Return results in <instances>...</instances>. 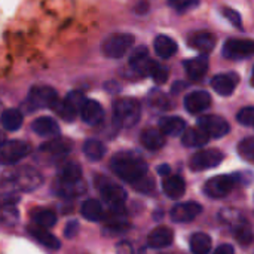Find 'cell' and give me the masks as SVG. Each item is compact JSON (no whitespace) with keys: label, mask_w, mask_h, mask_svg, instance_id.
Returning <instances> with one entry per match:
<instances>
[{"label":"cell","mask_w":254,"mask_h":254,"mask_svg":"<svg viewBox=\"0 0 254 254\" xmlns=\"http://www.w3.org/2000/svg\"><path fill=\"white\" fill-rule=\"evenodd\" d=\"M83 155L92 161V162H97L100 159H103V156L106 155V147L101 141L98 140H88L85 141L83 144Z\"/></svg>","instance_id":"obj_36"},{"label":"cell","mask_w":254,"mask_h":254,"mask_svg":"<svg viewBox=\"0 0 254 254\" xmlns=\"http://www.w3.org/2000/svg\"><path fill=\"white\" fill-rule=\"evenodd\" d=\"M240 83V76L237 73H220L211 79L213 89L223 97L231 95Z\"/></svg>","instance_id":"obj_13"},{"label":"cell","mask_w":254,"mask_h":254,"mask_svg":"<svg viewBox=\"0 0 254 254\" xmlns=\"http://www.w3.org/2000/svg\"><path fill=\"white\" fill-rule=\"evenodd\" d=\"M153 186H155L153 179L149 177V174H147L146 177L140 179L138 182H135V183L132 185V188L137 189V190H140V192H150V190L153 189Z\"/></svg>","instance_id":"obj_45"},{"label":"cell","mask_w":254,"mask_h":254,"mask_svg":"<svg viewBox=\"0 0 254 254\" xmlns=\"http://www.w3.org/2000/svg\"><path fill=\"white\" fill-rule=\"evenodd\" d=\"M223 15H225L237 28H243V25H241V16H240V13H238L237 10L229 9V7H223Z\"/></svg>","instance_id":"obj_46"},{"label":"cell","mask_w":254,"mask_h":254,"mask_svg":"<svg viewBox=\"0 0 254 254\" xmlns=\"http://www.w3.org/2000/svg\"><path fill=\"white\" fill-rule=\"evenodd\" d=\"M149 103L152 107L159 109V110H167L170 109V100L167 98L165 94L158 92V91H152L150 97H149Z\"/></svg>","instance_id":"obj_41"},{"label":"cell","mask_w":254,"mask_h":254,"mask_svg":"<svg viewBox=\"0 0 254 254\" xmlns=\"http://www.w3.org/2000/svg\"><path fill=\"white\" fill-rule=\"evenodd\" d=\"M134 42H135L134 36H131L128 33L112 34L103 42V54L112 60L124 58V55H127L128 51L132 48Z\"/></svg>","instance_id":"obj_3"},{"label":"cell","mask_w":254,"mask_h":254,"mask_svg":"<svg viewBox=\"0 0 254 254\" xmlns=\"http://www.w3.org/2000/svg\"><path fill=\"white\" fill-rule=\"evenodd\" d=\"M30 216H31L34 225L45 228V229H49V228L55 226V223H57L55 213L52 210H48V208H34L30 213Z\"/></svg>","instance_id":"obj_32"},{"label":"cell","mask_w":254,"mask_h":254,"mask_svg":"<svg viewBox=\"0 0 254 254\" xmlns=\"http://www.w3.org/2000/svg\"><path fill=\"white\" fill-rule=\"evenodd\" d=\"M201 213H202L201 204L189 201V202L174 205L170 216H171L173 222H176V223H189V222L195 220Z\"/></svg>","instance_id":"obj_12"},{"label":"cell","mask_w":254,"mask_h":254,"mask_svg":"<svg viewBox=\"0 0 254 254\" xmlns=\"http://www.w3.org/2000/svg\"><path fill=\"white\" fill-rule=\"evenodd\" d=\"M1 109H3V106H1V103H0V112H3Z\"/></svg>","instance_id":"obj_52"},{"label":"cell","mask_w":254,"mask_h":254,"mask_svg":"<svg viewBox=\"0 0 254 254\" xmlns=\"http://www.w3.org/2000/svg\"><path fill=\"white\" fill-rule=\"evenodd\" d=\"M52 109L55 110V113H57L61 119H64V121H67V122L74 121V119H76V115L79 113V112L65 100V98H64V100H58Z\"/></svg>","instance_id":"obj_37"},{"label":"cell","mask_w":254,"mask_h":254,"mask_svg":"<svg viewBox=\"0 0 254 254\" xmlns=\"http://www.w3.org/2000/svg\"><path fill=\"white\" fill-rule=\"evenodd\" d=\"M216 36L210 31H195L189 36L188 43L192 49L201 52V54H208L214 49L216 46Z\"/></svg>","instance_id":"obj_15"},{"label":"cell","mask_w":254,"mask_h":254,"mask_svg":"<svg viewBox=\"0 0 254 254\" xmlns=\"http://www.w3.org/2000/svg\"><path fill=\"white\" fill-rule=\"evenodd\" d=\"M158 174H161L162 177H168V176H171V168H170V165H167V164L159 165V167H158Z\"/></svg>","instance_id":"obj_50"},{"label":"cell","mask_w":254,"mask_h":254,"mask_svg":"<svg viewBox=\"0 0 254 254\" xmlns=\"http://www.w3.org/2000/svg\"><path fill=\"white\" fill-rule=\"evenodd\" d=\"M71 147L73 144L68 138L54 137L51 141H46L45 144H42L40 150L51 156H63V155H67L71 150Z\"/></svg>","instance_id":"obj_26"},{"label":"cell","mask_w":254,"mask_h":254,"mask_svg":"<svg viewBox=\"0 0 254 254\" xmlns=\"http://www.w3.org/2000/svg\"><path fill=\"white\" fill-rule=\"evenodd\" d=\"M232 231H234V237L237 238V241L243 246H250L253 241V231L249 222H246L244 219H240L235 225H232Z\"/></svg>","instance_id":"obj_33"},{"label":"cell","mask_w":254,"mask_h":254,"mask_svg":"<svg viewBox=\"0 0 254 254\" xmlns=\"http://www.w3.org/2000/svg\"><path fill=\"white\" fill-rule=\"evenodd\" d=\"M211 104V97L207 91H193L186 95L185 107L190 115H199L205 112Z\"/></svg>","instance_id":"obj_14"},{"label":"cell","mask_w":254,"mask_h":254,"mask_svg":"<svg viewBox=\"0 0 254 254\" xmlns=\"http://www.w3.org/2000/svg\"><path fill=\"white\" fill-rule=\"evenodd\" d=\"M31 129L40 135V137H58L60 135V127L55 122V119L49 118V116H43V118H37L33 121L31 124Z\"/></svg>","instance_id":"obj_20"},{"label":"cell","mask_w":254,"mask_h":254,"mask_svg":"<svg viewBox=\"0 0 254 254\" xmlns=\"http://www.w3.org/2000/svg\"><path fill=\"white\" fill-rule=\"evenodd\" d=\"M15 198H7L0 204V223L13 225L18 220V211L15 208Z\"/></svg>","instance_id":"obj_34"},{"label":"cell","mask_w":254,"mask_h":254,"mask_svg":"<svg viewBox=\"0 0 254 254\" xmlns=\"http://www.w3.org/2000/svg\"><path fill=\"white\" fill-rule=\"evenodd\" d=\"M241 176L240 174H223V176H216L213 179H210L205 186H204V192L213 198V199H219V198H225L234 188L237 183H240Z\"/></svg>","instance_id":"obj_4"},{"label":"cell","mask_w":254,"mask_h":254,"mask_svg":"<svg viewBox=\"0 0 254 254\" xmlns=\"http://www.w3.org/2000/svg\"><path fill=\"white\" fill-rule=\"evenodd\" d=\"M186 74L189 76L190 80L193 82H199L205 77L207 71H208V58L205 55L192 58V60H186L183 63Z\"/></svg>","instance_id":"obj_18"},{"label":"cell","mask_w":254,"mask_h":254,"mask_svg":"<svg viewBox=\"0 0 254 254\" xmlns=\"http://www.w3.org/2000/svg\"><path fill=\"white\" fill-rule=\"evenodd\" d=\"M140 141L143 144V147H146L147 150H159L165 146V135L161 132L159 128H147L141 132L140 135Z\"/></svg>","instance_id":"obj_21"},{"label":"cell","mask_w":254,"mask_h":254,"mask_svg":"<svg viewBox=\"0 0 254 254\" xmlns=\"http://www.w3.org/2000/svg\"><path fill=\"white\" fill-rule=\"evenodd\" d=\"M95 186L97 189L101 192L104 201L110 205V207H118V205H124V202L127 201V192L124 188L112 183L109 179L106 177H97L95 179Z\"/></svg>","instance_id":"obj_6"},{"label":"cell","mask_w":254,"mask_h":254,"mask_svg":"<svg viewBox=\"0 0 254 254\" xmlns=\"http://www.w3.org/2000/svg\"><path fill=\"white\" fill-rule=\"evenodd\" d=\"M153 48L155 52L159 58H171L177 54V43L174 39L165 36V34H159L158 37H155L153 40Z\"/></svg>","instance_id":"obj_25"},{"label":"cell","mask_w":254,"mask_h":254,"mask_svg":"<svg viewBox=\"0 0 254 254\" xmlns=\"http://www.w3.org/2000/svg\"><path fill=\"white\" fill-rule=\"evenodd\" d=\"M77 229H79V223H77L76 220H73V222H68V223H67L64 234H65L67 238H73V237H76Z\"/></svg>","instance_id":"obj_48"},{"label":"cell","mask_w":254,"mask_h":254,"mask_svg":"<svg viewBox=\"0 0 254 254\" xmlns=\"http://www.w3.org/2000/svg\"><path fill=\"white\" fill-rule=\"evenodd\" d=\"M58 100L57 91L51 86H33L28 92V104L31 110L52 109Z\"/></svg>","instance_id":"obj_5"},{"label":"cell","mask_w":254,"mask_h":254,"mask_svg":"<svg viewBox=\"0 0 254 254\" xmlns=\"http://www.w3.org/2000/svg\"><path fill=\"white\" fill-rule=\"evenodd\" d=\"M237 119L241 125L244 127H253L254 121V109L252 106H247L244 109H241L237 115Z\"/></svg>","instance_id":"obj_43"},{"label":"cell","mask_w":254,"mask_h":254,"mask_svg":"<svg viewBox=\"0 0 254 254\" xmlns=\"http://www.w3.org/2000/svg\"><path fill=\"white\" fill-rule=\"evenodd\" d=\"M152 58L149 57V51L146 46H138L129 55V67L138 73L140 76H147L149 68L152 65Z\"/></svg>","instance_id":"obj_16"},{"label":"cell","mask_w":254,"mask_h":254,"mask_svg":"<svg viewBox=\"0 0 254 254\" xmlns=\"http://www.w3.org/2000/svg\"><path fill=\"white\" fill-rule=\"evenodd\" d=\"M159 129L164 135L179 137L186 129V122L179 116H165L159 119Z\"/></svg>","instance_id":"obj_22"},{"label":"cell","mask_w":254,"mask_h":254,"mask_svg":"<svg viewBox=\"0 0 254 254\" xmlns=\"http://www.w3.org/2000/svg\"><path fill=\"white\" fill-rule=\"evenodd\" d=\"M30 153V144L22 140H12L0 147V164L13 165Z\"/></svg>","instance_id":"obj_7"},{"label":"cell","mask_w":254,"mask_h":254,"mask_svg":"<svg viewBox=\"0 0 254 254\" xmlns=\"http://www.w3.org/2000/svg\"><path fill=\"white\" fill-rule=\"evenodd\" d=\"M223 153L216 149H205L196 152L189 162V167L192 171H202L208 168H214L223 162Z\"/></svg>","instance_id":"obj_10"},{"label":"cell","mask_w":254,"mask_h":254,"mask_svg":"<svg viewBox=\"0 0 254 254\" xmlns=\"http://www.w3.org/2000/svg\"><path fill=\"white\" fill-rule=\"evenodd\" d=\"M82 179V168L77 162L65 161L58 168V180L61 182H74Z\"/></svg>","instance_id":"obj_31"},{"label":"cell","mask_w":254,"mask_h":254,"mask_svg":"<svg viewBox=\"0 0 254 254\" xmlns=\"http://www.w3.org/2000/svg\"><path fill=\"white\" fill-rule=\"evenodd\" d=\"M65 100L79 112L80 110V107H82V104L85 103V95L82 94V92H79V91H71V92H68V95L65 97Z\"/></svg>","instance_id":"obj_44"},{"label":"cell","mask_w":254,"mask_h":254,"mask_svg":"<svg viewBox=\"0 0 254 254\" xmlns=\"http://www.w3.org/2000/svg\"><path fill=\"white\" fill-rule=\"evenodd\" d=\"M254 42L250 39H229L223 45V57L228 60H247L253 55Z\"/></svg>","instance_id":"obj_8"},{"label":"cell","mask_w":254,"mask_h":254,"mask_svg":"<svg viewBox=\"0 0 254 254\" xmlns=\"http://www.w3.org/2000/svg\"><path fill=\"white\" fill-rule=\"evenodd\" d=\"M210 137L201 128H189L182 134V143L186 147H202L208 143Z\"/></svg>","instance_id":"obj_28"},{"label":"cell","mask_w":254,"mask_h":254,"mask_svg":"<svg viewBox=\"0 0 254 254\" xmlns=\"http://www.w3.org/2000/svg\"><path fill=\"white\" fill-rule=\"evenodd\" d=\"M162 189L168 198L177 199L185 195L186 192V183L180 176H168L162 182Z\"/></svg>","instance_id":"obj_27"},{"label":"cell","mask_w":254,"mask_h":254,"mask_svg":"<svg viewBox=\"0 0 254 254\" xmlns=\"http://www.w3.org/2000/svg\"><path fill=\"white\" fill-rule=\"evenodd\" d=\"M116 254H134V249L128 241H121L116 244Z\"/></svg>","instance_id":"obj_47"},{"label":"cell","mask_w":254,"mask_h":254,"mask_svg":"<svg viewBox=\"0 0 254 254\" xmlns=\"http://www.w3.org/2000/svg\"><path fill=\"white\" fill-rule=\"evenodd\" d=\"M213 254H234V247L231 244H222L214 250Z\"/></svg>","instance_id":"obj_49"},{"label":"cell","mask_w":254,"mask_h":254,"mask_svg":"<svg viewBox=\"0 0 254 254\" xmlns=\"http://www.w3.org/2000/svg\"><path fill=\"white\" fill-rule=\"evenodd\" d=\"M110 168L121 180L129 185H134L140 179L146 177L149 171L147 164L140 156H135L131 153L116 155L110 162Z\"/></svg>","instance_id":"obj_1"},{"label":"cell","mask_w":254,"mask_h":254,"mask_svg":"<svg viewBox=\"0 0 254 254\" xmlns=\"http://www.w3.org/2000/svg\"><path fill=\"white\" fill-rule=\"evenodd\" d=\"M4 144V135H3V132L0 131V147Z\"/></svg>","instance_id":"obj_51"},{"label":"cell","mask_w":254,"mask_h":254,"mask_svg":"<svg viewBox=\"0 0 254 254\" xmlns=\"http://www.w3.org/2000/svg\"><path fill=\"white\" fill-rule=\"evenodd\" d=\"M147 76H150L156 83L162 85L168 80V68L161 64V63H156V61H152V65L149 68V73Z\"/></svg>","instance_id":"obj_39"},{"label":"cell","mask_w":254,"mask_h":254,"mask_svg":"<svg viewBox=\"0 0 254 254\" xmlns=\"http://www.w3.org/2000/svg\"><path fill=\"white\" fill-rule=\"evenodd\" d=\"M13 182H15L16 188H19L21 190L30 192V190L37 189L42 185L43 179H42V176H40V173L37 170H34L31 167H24L15 174Z\"/></svg>","instance_id":"obj_11"},{"label":"cell","mask_w":254,"mask_h":254,"mask_svg":"<svg viewBox=\"0 0 254 254\" xmlns=\"http://www.w3.org/2000/svg\"><path fill=\"white\" fill-rule=\"evenodd\" d=\"M129 229H131V225L127 222V219H124V220H110L104 226L103 234L106 237H116V235H122V234L128 232Z\"/></svg>","instance_id":"obj_38"},{"label":"cell","mask_w":254,"mask_h":254,"mask_svg":"<svg viewBox=\"0 0 254 254\" xmlns=\"http://www.w3.org/2000/svg\"><path fill=\"white\" fill-rule=\"evenodd\" d=\"M168 4L177 12H188L199 4V0H168Z\"/></svg>","instance_id":"obj_42"},{"label":"cell","mask_w":254,"mask_h":254,"mask_svg":"<svg viewBox=\"0 0 254 254\" xmlns=\"http://www.w3.org/2000/svg\"><path fill=\"white\" fill-rule=\"evenodd\" d=\"M190 252L193 254H210L211 252V238L204 234L198 232L190 237Z\"/></svg>","instance_id":"obj_35"},{"label":"cell","mask_w":254,"mask_h":254,"mask_svg":"<svg viewBox=\"0 0 254 254\" xmlns=\"http://www.w3.org/2000/svg\"><path fill=\"white\" fill-rule=\"evenodd\" d=\"M55 192L63 196V198H77L80 195H83L86 192V185L80 180H74V182H61L58 180L57 186H55Z\"/></svg>","instance_id":"obj_23"},{"label":"cell","mask_w":254,"mask_h":254,"mask_svg":"<svg viewBox=\"0 0 254 254\" xmlns=\"http://www.w3.org/2000/svg\"><path fill=\"white\" fill-rule=\"evenodd\" d=\"M113 112H115V118L119 125H122L125 128H131L140 121L141 106L135 98L125 97V98H119L115 101Z\"/></svg>","instance_id":"obj_2"},{"label":"cell","mask_w":254,"mask_h":254,"mask_svg":"<svg viewBox=\"0 0 254 254\" xmlns=\"http://www.w3.org/2000/svg\"><path fill=\"white\" fill-rule=\"evenodd\" d=\"M82 121L88 125H98L104 121V109L95 100H85L79 110Z\"/></svg>","instance_id":"obj_17"},{"label":"cell","mask_w":254,"mask_h":254,"mask_svg":"<svg viewBox=\"0 0 254 254\" xmlns=\"http://www.w3.org/2000/svg\"><path fill=\"white\" fill-rule=\"evenodd\" d=\"M173 240H174V234L170 228L167 226H158L155 228L149 237H147V246L150 249H165V247H170L173 244Z\"/></svg>","instance_id":"obj_19"},{"label":"cell","mask_w":254,"mask_h":254,"mask_svg":"<svg viewBox=\"0 0 254 254\" xmlns=\"http://www.w3.org/2000/svg\"><path fill=\"white\" fill-rule=\"evenodd\" d=\"M28 234L36 240V241H39L42 246H45V247H48V249H51V250H58L60 247H61V243L58 241V238L57 237H54L48 229H45V228H40V226H37V225H31V226H28Z\"/></svg>","instance_id":"obj_24"},{"label":"cell","mask_w":254,"mask_h":254,"mask_svg":"<svg viewBox=\"0 0 254 254\" xmlns=\"http://www.w3.org/2000/svg\"><path fill=\"white\" fill-rule=\"evenodd\" d=\"M80 213L85 219H88L91 222H101V220H104V214H106L101 202L97 199H86L82 204Z\"/></svg>","instance_id":"obj_29"},{"label":"cell","mask_w":254,"mask_h":254,"mask_svg":"<svg viewBox=\"0 0 254 254\" xmlns=\"http://www.w3.org/2000/svg\"><path fill=\"white\" fill-rule=\"evenodd\" d=\"M238 153L243 159H246L247 162H253L254 161V138L253 137H247L243 141H240L238 144Z\"/></svg>","instance_id":"obj_40"},{"label":"cell","mask_w":254,"mask_h":254,"mask_svg":"<svg viewBox=\"0 0 254 254\" xmlns=\"http://www.w3.org/2000/svg\"><path fill=\"white\" fill-rule=\"evenodd\" d=\"M22 121H24V116L16 109H6L0 115L1 127L6 131H16V129H19L21 125H22Z\"/></svg>","instance_id":"obj_30"},{"label":"cell","mask_w":254,"mask_h":254,"mask_svg":"<svg viewBox=\"0 0 254 254\" xmlns=\"http://www.w3.org/2000/svg\"><path fill=\"white\" fill-rule=\"evenodd\" d=\"M198 128H201L210 138H222L225 137L231 127L226 119L217 115H205L198 119Z\"/></svg>","instance_id":"obj_9"}]
</instances>
